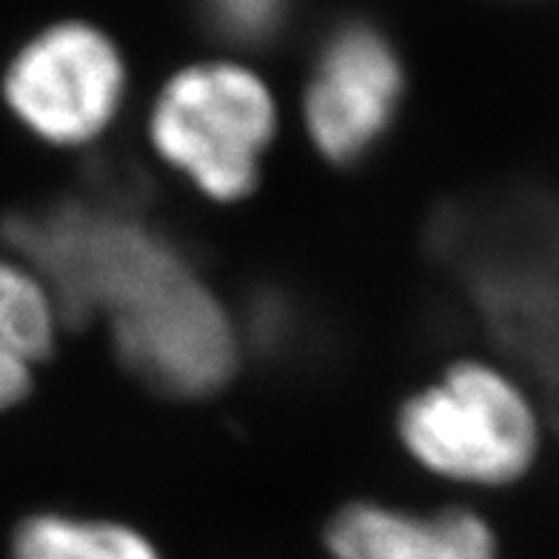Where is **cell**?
I'll return each mask as SVG.
<instances>
[{"label":"cell","instance_id":"cell-1","mask_svg":"<svg viewBox=\"0 0 559 559\" xmlns=\"http://www.w3.org/2000/svg\"><path fill=\"white\" fill-rule=\"evenodd\" d=\"M394 440L405 460L440 486L493 493L537 472L548 423L514 368L465 354L400 400Z\"/></svg>","mask_w":559,"mask_h":559},{"label":"cell","instance_id":"cell-2","mask_svg":"<svg viewBox=\"0 0 559 559\" xmlns=\"http://www.w3.org/2000/svg\"><path fill=\"white\" fill-rule=\"evenodd\" d=\"M280 132L277 92L235 55L177 67L143 115L148 155L212 206H240L258 194Z\"/></svg>","mask_w":559,"mask_h":559},{"label":"cell","instance_id":"cell-7","mask_svg":"<svg viewBox=\"0 0 559 559\" xmlns=\"http://www.w3.org/2000/svg\"><path fill=\"white\" fill-rule=\"evenodd\" d=\"M9 559H166L138 525L106 514L40 508L12 528Z\"/></svg>","mask_w":559,"mask_h":559},{"label":"cell","instance_id":"cell-3","mask_svg":"<svg viewBox=\"0 0 559 559\" xmlns=\"http://www.w3.org/2000/svg\"><path fill=\"white\" fill-rule=\"evenodd\" d=\"M129 60L88 21H55L23 40L0 74V100L32 143L60 155L100 146L129 106Z\"/></svg>","mask_w":559,"mask_h":559},{"label":"cell","instance_id":"cell-8","mask_svg":"<svg viewBox=\"0 0 559 559\" xmlns=\"http://www.w3.org/2000/svg\"><path fill=\"white\" fill-rule=\"evenodd\" d=\"M67 325L49 280L21 254L0 249V346L40 366L58 352Z\"/></svg>","mask_w":559,"mask_h":559},{"label":"cell","instance_id":"cell-9","mask_svg":"<svg viewBox=\"0 0 559 559\" xmlns=\"http://www.w3.org/2000/svg\"><path fill=\"white\" fill-rule=\"evenodd\" d=\"M214 35L231 46H263L280 35L288 0H200Z\"/></svg>","mask_w":559,"mask_h":559},{"label":"cell","instance_id":"cell-10","mask_svg":"<svg viewBox=\"0 0 559 559\" xmlns=\"http://www.w3.org/2000/svg\"><path fill=\"white\" fill-rule=\"evenodd\" d=\"M37 366L12 348L0 346V414L15 412L35 391Z\"/></svg>","mask_w":559,"mask_h":559},{"label":"cell","instance_id":"cell-6","mask_svg":"<svg viewBox=\"0 0 559 559\" xmlns=\"http://www.w3.org/2000/svg\"><path fill=\"white\" fill-rule=\"evenodd\" d=\"M323 548L329 559H502L491 520L465 502L348 500L329 516Z\"/></svg>","mask_w":559,"mask_h":559},{"label":"cell","instance_id":"cell-4","mask_svg":"<svg viewBox=\"0 0 559 559\" xmlns=\"http://www.w3.org/2000/svg\"><path fill=\"white\" fill-rule=\"evenodd\" d=\"M104 329L129 374L166 397H212L243 362V325L198 265Z\"/></svg>","mask_w":559,"mask_h":559},{"label":"cell","instance_id":"cell-5","mask_svg":"<svg viewBox=\"0 0 559 559\" xmlns=\"http://www.w3.org/2000/svg\"><path fill=\"white\" fill-rule=\"evenodd\" d=\"M397 46L368 23L340 26L317 52L300 95L306 143L332 169H354L394 132L405 97Z\"/></svg>","mask_w":559,"mask_h":559}]
</instances>
